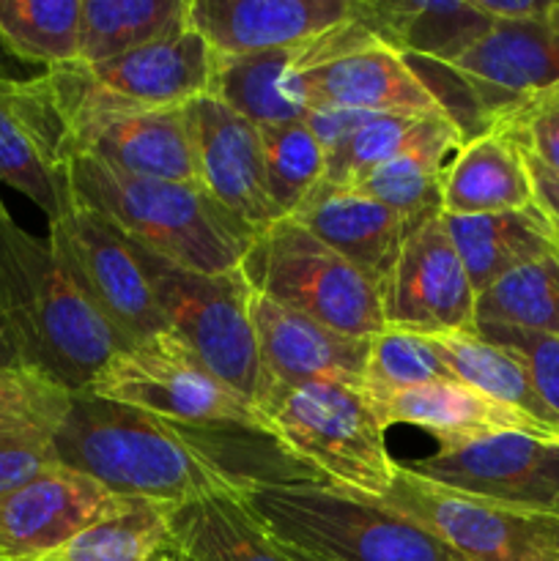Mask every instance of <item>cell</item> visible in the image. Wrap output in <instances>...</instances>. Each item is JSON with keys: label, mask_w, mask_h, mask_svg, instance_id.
Masks as SVG:
<instances>
[{"label": "cell", "mask_w": 559, "mask_h": 561, "mask_svg": "<svg viewBox=\"0 0 559 561\" xmlns=\"http://www.w3.org/2000/svg\"><path fill=\"white\" fill-rule=\"evenodd\" d=\"M170 513L148 499H124L113 513L38 561H157L175 551Z\"/></svg>", "instance_id": "obj_30"}, {"label": "cell", "mask_w": 559, "mask_h": 561, "mask_svg": "<svg viewBox=\"0 0 559 561\" xmlns=\"http://www.w3.org/2000/svg\"><path fill=\"white\" fill-rule=\"evenodd\" d=\"M69 389L42 376L31 405L0 422V499L58 466L53 431L69 405Z\"/></svg>", "instance_id": "obj_34"}, {"label": "cell", "mask_w": 559, "mask_h": 561, "mask_svg": "<svg viewBox=\"0 0 559 561\" xmlns=\"http://www.w3.org/2000/svg\"><path fill=\"white\" fill-rule=\"evenodd\" d=\"M64 179L71 201L93 208L129 239L192 272H236L258 236L201 184L140 179L91 157L66 159Z\"/></svg>", "instance_id": "obj_3"}, {"label": "cell", "mask_w": 559, "mask_h": 561, "mask_svg": "<svg viewBox=\"0 0 559 561\" xmlns=\"http://www.w3.org/2000/svg\"><path fill=\"white\" fill-rule=\"evenodd\" d=\"M535 206L529 170L521 142L493 126L477 140L460 146L455 162L444 170L442 214L521 211Z\"/></svg>", "instance_id": "obj_24"}, {"label": "cell", "mask_w": 559, "mask_h": 561, "mask_svg": "<svg viewBox=\"0 0 559 561\" xmlns=\"http://www.w3.org/2000/svg\"><path fill=\"white\" fill-rule=\"evenodd\" d=\"M190 31V0H82V64H99Z\"/></svg>", "instance_id": "obj_28"}, {"label": "cell", "mask_w": 559, "mask_h": 561, "mask_svg": "<svg viewBox=\"0 0 559 561\" xmlns=\"http://www.w3.org/2000/svg\"><path fill=\"white\" fill-rule=\"evenodd\" d=\"M356 20V0H190V25L212 53L290 49Z\"/></svg>", "instance_id": "obj_16"}, {"label": "cell", "mask_w": 559, "mask_h": 561, "mask_svg": "<svg viewBox=\"0 0 559 561\" xmlns=\"http://www.w3.org/2000/svg\"><path fill=\"white\" fill-rule=\"evenodd\" d=\"M475 323L559 337V250L513 268L475 296Z\"/></svg>", "instance_id": "obj_32"}, {"label": "cell", "mask_w": 559, "mask_h": 561, "mask_svg": "<svg viewBox=\"0 0 559 561\" xmlns=\"http://www.w3.org/2000/svg\"><path fill=\"white\" fill-rule=\"evenodd\" d=\"M444 225L475 296L513 268L557 250L551 225L537 206L471 217L444 214Z\"/></svg>", "instance_id": "obj_25"}, {"label": "cell", "mask_w": 559, "mask_h": 561, "mask_svg": "<svg viewBox=\"0 0 559 561\" xmlns=\"http://www.w3.org/2000/svg\"><path fill=\"white\" fill-rule=\"evenodd\" d=\"M239 272L255 294L345 337L370 340L387 329L381 288L290 217L255 236Z\"/></svg>", "instance_id": "obj_7"}, {"label": "cell", "mask_w": 559, "mask_h": 561, "mask_svg": "<svg viewBox=\"0 0 559 561\" xmlns=\"http://www.w3.org/2000/svg\"><path fill=\"white\" fill-rule=\"evenodd\" d=\"M384 504L420 524L464 561H559V515L510 507L395 469Z\"/></svg>", "instance_id": "obj_9"}, {"label": "cell", "mask_w": 559, "mask_h": 561, "mask_svg": "<svg viewBox=\"0 0 559 561\" xmlns=\"http://www.w3.org/2000/svg\"><path fill=\"white\" fill-rule=\"evenodd\" d=\"M0 323L25 370L85 392L124 340L75 288L49 241L27 233L0 197Z\"/></svg>", "instance_id": "obj_2"}, {"label": "cell", "mask_w": 559, "mask_h": 561, "mask_svg": "<svg viewBox=\"0 0 559 561\" xmlns=\"http://www.w3.org/2000/svg\"><path fill=\"white\" fill-rule=\"evenodd\" d=\"M471 332L480 334L488 343L510 351L524 365L532 387L543 398V403L559 416V337L529 329L493 327V323H475Z\"/></svg>", "instance_id": "obj_38"}, {"label": "cell", "mask_w": 559, "mask_h": 561, "mask_svg": "<svg viewBox=\"0 0 559 561\" xmlns=\"http://www.w3.org/2000/svg\"><path fill=\"white\" fill-rule=\"evenodd\" d=\"M409 469L469 496L559 515V438L524 431L455 438Z\"/></svg>", "instance_id": "obj_11"}, {"label": "cell", "mask_w": 559, "mask_h": 561, "mask_svg": "<svg viewBox=\"0 0 559 561\" xmlns=\"http://www.w3.org/2000/svg\"><path fill=\"white\" fill-rule=\"evenodd\" d=\"M250 318L266 389L272 383L296 387L321 378L362 383L370 340L345 337L255 290L250 299Z\"/></svg>", "instance_id": "obj_17"}, {"label": "cell", "mask_w": 559, "mask_h": 561, "mask_svg": "<svg viewBox=\"0 0 559 561\" xmlns=\"http://www.w3.org/2000/svg\"><path fill=\"white\" fill-rule=\"evenodd\" d=\"M554 230V228H551ZM554 247H557V250H559V233H557V230H554Z\"/></svg>", "instance_id": "obj_47"}, {"label": "cell", "mask_w": 559, "mask_h": 561, "mask_svg": "<svg viewBox=\"0 0 559 561\" xmlns=\"http://www.w3.org/2000/svg\"><path fill=\"white\" fill-rule=\"evenodd\" d=\"M370 403L384 431L389 425H414L431 433L438 444L499 431H524L559 438L557 433L540 427L521 411L507 409V405L497 403L488 394L477 392V389L466 387L455 378L400 389L387 398H370Z\"/></svg>", "instance_id": "obj_23"}, {"label": "cell", "mask_w": 559, "mask_h": 561, "mask_svg": "<svg viewBox=\"0 0 559 561\" xmlns=\"http://www.w3.org/2000/svg\"><path fill=\"white\" fill-rule=\"evenodd\" d=\"M290 219L384 288L406 233V219L398 211L354 186L321 181Z\"/></svg>", "instance_id": "obj_21"}, {"label": "cell", "mask_w": 559, "mask_h": 561, "mask_svg": "<svg viewBox=\"0 0 559 561\" xmlns=\"http://www.w3.org/2000/svg\"><path fill=\"white\" fill-rule=\"evenodd\" d=\"M244 502L280 546L323 561H464L384 499L329 482H266Z\"/></svg>", "instance_id": "obj_4"}, {"label": "cell", "mask_w": 559, "mask_h": 561, "mask_svg": "<svg viewBox=\"0 0 559 561\" xmlns=\"http://www.w3.org/2000/svg\"><path fill=\"white\" fill-rule=\"evenodd\" d=\"M126 241L146 272L170 332L179 334L219 381L258 409L266 394V376L250 318L252 288L244 274L239 268L225 274L192 272L129 236Z\"/></svg>", "instance_id": "obj_6"}, {"label": "cell", "mask_w": 559, "mask_h": 561, "mask_svg": "<svg viewBox=\"0 0 559 561\" xmlns=\"http://www.w3.org/2000/svg\"><path fill=\"white\" fill-rule=\"evenodd\" d=\"M491 22H546L551 0H471Z\"/></svg>", "instance_id": "obj_42"}, {"label": "cell", "mask_w": 559, "mask_h": 561, "mask_svg": "<svg viewBox=\"0 0 559 561\" xmlns=\"http://www.w3.org/2000/svg\"><path fill=\"white\" fill-rule=\"evenodd\" d=\"M449 118L444 115H406L384 113L373 115L367 124L351 131L340 146L327 153V170L323 181L334 186H356L362 179L381 168L384 162L403 153L406 148L417 146ZM453 124V121H449Z\"/></svg>", "instance_id": "obj_35"}, {"label": "cell", "mask_w": 559, "mask_h": 561, "mask_svg": "<svg viewBox=\"0 0 559 561\" xmlns=\"http://www.w3.org/2000/svg\"><path fill=\"white\" fill-rule=\"evenodd\" d=\"M55 458L121 499H148L175 510L197 499L244 496L255 482L212 453L190 427L132 405L71 392L53 431Z\"/></svg>", "instance_id": "obj_1"}, {"label": "cell", "mask_w": 559, "mask_h": 561, "mask_svg": "<svg viewBox=\"0 0 559 561\" xmlns=\"http://www.w3.org/2000/svg\"><path fill=\"white\" fill-rule=\"evenodd\" d=\"M20 365V359H16L14 348H11L9 337H5V329L3 323H0V370H16Z\"/></svg>", "instance_id": "obj_43"}, {"label": "cell", "mask_w": 559, "mask_h": 561, "mask_svg": "<svg viewBox=\"0 0 559 561\" xmlns=\"http://www.w3.org/2000/svg\"><path fill=\"white\" fill-rule=\"evenodd\" d=\"M157 561H192V559H186L184 553H179V551H170V553H164V557H159Z\"/></svg>", "instance_id": "obj_46"}, {"label": "cell", "mask_w": 559, "mask_h": 561, "mask_svg": "<svg viewBox=\"0 0 559 561\" xmlns=\"http://www.w3.org/2000/svg\"><path fill=\"white\" fill-rule=\"evenodd\" d=\"M546 25L551 27L554 33L559 36V0H551V5H548V14H546Z\"/></svg>", "instance_id": "obj_45"}, {"label": "cell", "mask_w": 559, "mask_h": 561, "mask_svg": "<svg viewBox=\"0 0 559 561\" xmlns=\"http://www.w3.org/2000/svg\"><path fill=\"white\" fill-rule=\"evenodd\" d=\"M453 66L469 80L497 126L515 104L559 85V36L546 22H493Z\"/></svg>", "instance_id": "obj_18"}, {"label": "cell", "mask_w": 559, "mask_h": 561, "mask_svg": "<svg viewBox=\"0 0 559 561\" xmlns=\"http://www.w3.org/2000/svg\"><path fill=\"white\" fill-rule=\"evenodd\" d=\"M301 64V44L252 55L214 53L208 93L255 126L299 121L305 110L290 96V75Z\"/></svg>", "instance_id": "obj_27"}, {"label": "cell", "mask_w": 559, "mask_h": 561, "mask_svg": "<svg viewBox=\"0 0 559 561\" xmlns=\"http://www.w3.org/2000/svg\"><path fill=\"white\" fill-rule=\"evenodd\" d=\"M272 438L288 458L310 466L318 480L384 499L398 463L384 444V425L362 383L321 378L272 383L258 405Z\"/></svg>", "instance_id": "obj_5"}, {"label": "cell", "mask_w": 559, "mask_h": 561, "mask_svg": "<svg viewBox=\"0 0 559 561\" xmlns=\"http://www.w3.org/2000/svg\"><path fill=\"white\" fill-rule=\"evenodd\" d=\"M290 96L301 110L327 104L376 115H444L403 55L378 42L362 22L343 49L290 75Z\"/></svg>", "instance_id": "obj_13"}, {"label": "cell", "mask_w": 559, "mask_h": 561, "mask_svg": "<svg viewBox=\"0 0 559 561\" xmlns=\"http://www.w3.org/2000/svg\"><path fill=\"white\" fill-rule=\"evenodd\" d=\"M431 340L442 351L455 381L488 394V398L507 405V409L521 411L532 422L559 436V416L543 403V398L532 387L529 376H526L524 365L510 351L488 343L471 329L431 334Z\"/></svg>", "instance_id": "obj_29"}, {"label": "cell", "mask_w": 559, "mask_h": 561, "mask_svg": "<svg viewBox=\"0 0 559 561\" xmlns=\"http://www.w3.org/2000/svg\"><path fill=\"white\" fill-rule=\"evenodd\" d=\"M381 305L384 323L398 332L431 337L475 327V288L449 241L442 208L406 222Z\"/></svg>", "instance_id": "obj_12"}, {"label": "cell", "mask_w": 559, "mask_h": 561, "mask_svg": "<svg viewBox=\"0 0 559 561\" xmlns=\"http://www.w3.org/2000/svg\"><path fill=\"white\" fill-rule=\"evenodd\" d=\"M85 392L162 416L175 425L241 427L272 436L266 416L219 381L173 332L118 351Z\"/></svg>", "instance_id": "obj_8"}, {"label": "cell", "mask_w": 559, "mask_h": 561, "mask_svg": "<svg viewBox=\"0 0 559 561\" xmlns=\"http://www.w3.org/2000/svg\"><path fill=\"white\" fill-rule=\"evenodd\" d=\"M497 129L513 135L524 151L559 173V85L515 104L497 121Z\"/></svg>", "instance_id": "obj_39"}, {"label": "cell", "mask_w": 559, "mask_h": 561, "mask_svg": "<svg viewBox=\"0 0 559 561\" xmlns=\"http://www.w3.org/2000/svg\"><path fill=\"white\" fill-rule=\"evenodd\" d=\"M449 378L453 373L427 334L384 329L381 334L370 337L365 373H362V389L367 398H387L400 389L449 381Z\"/></svg>", "instance_id": "obj_37"}, {"label": "cell", "mask_w": 559, "mask_h": 561, "mask_svg": "<svg viewBox=\"0 0 559 561\" xmlns=\"http://www.w3.org/2000/svg\"><path fill=\"white\" fill-rule=\"evenodd\" d=\"M280 546V542H277ZM280 551L285 553V557H288V561H323V559H316V557H310V553H305V551H299V548H288V546H280Z\"/></svg>", "instance_id": "obj_44"}, {"label": "cell", "mask_w": 559, "mask_h": 561, "mask_svg": "<svg viewBox=\"0 0 559 561\" xmlns=\"http://www.w3.org/2000/svg\"><path fill=\"white\" fill-rule=\"evenodd\" d=\"M197 164V184L236 219L263 233L277 222L266 186L261 126L206 93L184 104Z\"/></svg>", "instance_id": "obj_14"}, {"label": "cell", "mask_w": 559, "mask_h": 561, "mask_svg": "<svg viewBox=\"0 0 559 561\" xmlns=\"http://www.w3.org/2000/svg\"><path fill=\"white\" fill-rule=\"evenodd\" d=\"M175 551L192 561H288L244 496H212L175 507Z\"/></svg>", "instance_id": "obj_26"}, {"label": "cell", "mask_w": 559, "mask_h": 561, "mask_svg": "<svg viewBox=\"0 0 559 561\" xmlns=\"http://www.w3.org/2000/svg\"><path fill=\"white\" fill-rule=\"evenodd\" d=\"M47 241L75 288L126 348L170 332L124 230L107 217L69 197L60 217L49 219Z\"/></svg>", "instance_id": "obj_10"}, {"label": "cell", "mask_w": 559, "mask_h": 561, "mask_svg": "<svg viewBox=\"0 0 559 561\" xmlns=\"http://www.w3.org/2000/svg\"><path fill=\"white\" fill-rule=\"evenodd\" d=\"M524 157L526 170H529L532 192H535V206L540 208L543 217L548 219V225L559 233V173L546 168V164H543L540 159L532 157L529 151H524Z\"/></svg>", "instance_id": "obj_41"}, {"label": "cell", "mask_w": 559, "mask_h": 561, "mask_svg": "<svg viewBox=\"0 0 559 561\" xmlns=\"http://www.w3.org/2000/svg\"><path fill=\"white\" fill-rule=\"evenodd\" d=\"M82 0H0V42L16 58L55 66L82 64Z\"/></svg>", "instance_id": "obj_33"}, {"label": "cell", "mask_w": 559, "mask_h": 561, "mask_svg": "<svg viewBox=\"0 0 559 561\" xmlns=\"http://www.w3.org/2000/svg\"><path fill=\"white\" fill-rule=\"evenodd\" d=\"M373 115L376 113H360V110L327 107V104H321V107H307L301 121H305L307 129L312 131V137L321 142L323 151L329 153L334 146H340L351 131H356L362 124H367Z\"/></svg>", "instance_id": "obj_40"}, {"label": "cell", "mask_w": 559, "mask_h": 561, "mask_svg": "<svg viewBox=\"0 0 559 561\" xmlns=\"http://www.w3.org/2000/svg\"><path fill=\"white\" fill-rule=\"evenodd\" d=\"M99 91L135 107H184L212 88L214 53L197 31L115 55L99 64H82Z\"/></svg>", "instance_id": "obj_19"}, {"label": "cell", "mask_w": 559, "mask_h": 561, "mask_svg": "<svg viewBox=\"0 0 559 561\" xmlns=\"http://www.w3.org/2000/svg\"><path fill=\"white\" fill-rule=\"evenodd\" d=\"M124 502L91 477L53 466L0 499V561H38Z\"/></svg>", "instance_id": "obj_15"}, {"label": "cell", "mask_w": 559, "mask_h": 561, "mask_svg": "<svg viewBox=\"0 0 559 561\" xmlns=\"http://www.w3.org/2000/svg\"><path fill=\"white\" fill-rule=\"evenodd\" d=\"M0 184L22 192L47 219L69 203L58 140L36 77L9 80L0 75Z\"/></svg>", "instance_id": "obj_20"}, {"label": "cell", "mask_w": 559, "mask_h": 561, "mask_svg": "<svg viewBox=\"0 0 559 561\" xmlns=\"http://www.w3.org/2000/svg\"><path fill=\"white\" fill-rule=\"evenodd\" d=\"M356 20L403 58H464L493 22L471 0H356Z\"/></svg>", "instance_id": "obj_22"}, {"label": "cell", "mask_w": 559, "mask_h": 561, "mask_svg": "<svg viewBox=\"0 0 559 561\" xmlns=\"http://www.w3.org/2000/svg\"><path fill=\"white\" fill-rule=\"evenodd\" d=\"M464 137L453 124H442L431 137L406 148L395 159L373 170L354 190L398 211L406 222L442 208L444 157L460 151Z\"/></svg>", "instance_id": "obj_31"}, {"label": "cell", "mask_w": 559, "mask_h": 561, "mask_svg": "<svg viewBox=\"0 0 559 561\" xmlns=\"http://www.w3.org/2000/svg\"><path fill=\"white\" fill-rule=\"evenodd\" d=\"M266 186L277 217H290L299 203L323 181L327 151L305 121L261 126Z\"/></svg>", "instance_id": "obj_36"}]
</instances>
